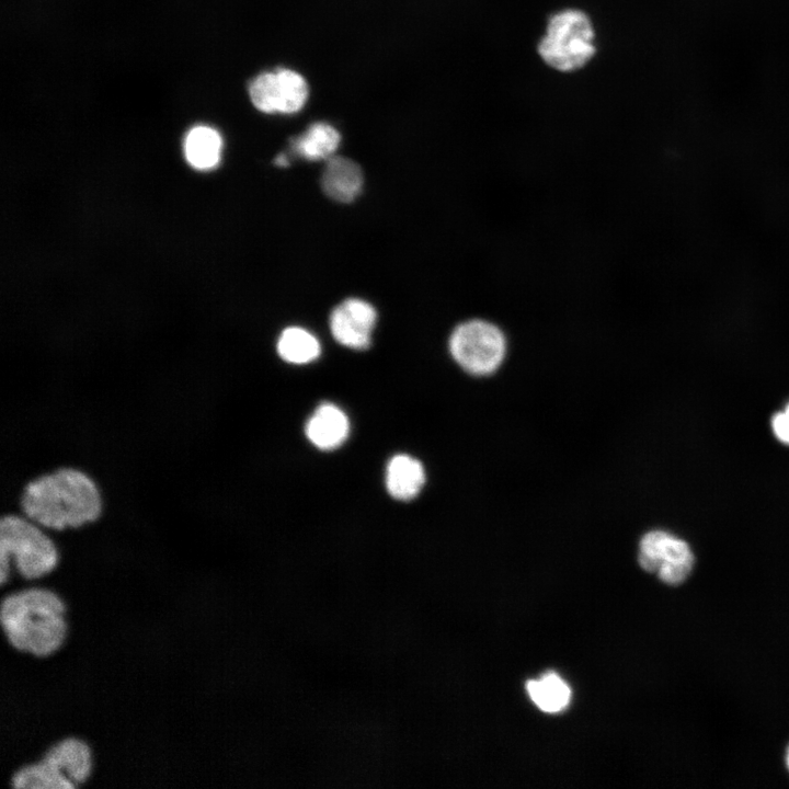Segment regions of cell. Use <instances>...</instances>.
Wrapping results in <instances>:
<instances>
[{
	"mask_svg": "<svg viewBox=\"0 0 789 789\" xmlns=\"http://www.w3.org/2000/svg\"><path fill=\"white\" fill-rule=\"evenodd\" d=\"M323 192L336 202H352L363 186V173L357 163L345 157L328 159L321 176Z\"/></svg>",
	"mask_w": 789,
	"mask_h": 789,
	"instance_id": "cell-11",
	"label": "cell"
},
{
	"mask_svg": "<svg viewBox=\"0 0 789 789\" xmlns=\"http://www.w3.org/2000/svg\"><path fill=\"white\" fill-rule=\"evenodd\" d=\"M512 334L498 318L472 312L461 316L450 329L447 348L466 373L483 377L494 374L506 361Z\"/></svg>",
	"mask_w": 789,
	"mask_h": 789,
	"instance_id": "cell-3",
	"label": "cell"
},
{
	"mask_svg": "<svg viewBox=\"0 0 789 789\" xmlns=\"http://www.w3.org/2000/svg\"><path fill=\"white\" fill-rule=\"evenodd\" d=\"M638 560L642 569L655 572L670 585L684 582L694 563L689 546L663 530H652L642 537Z\"/></svg>",
	"mask_w": 789,
	"mask_h": 789,
	"instance_id": "cell-7",
	"label": "cell"
},
{
	"mask_svg": "<svg viewBox=\"0 0 789 789\" xmlns=\"http://www.w3.org/2000/svg\"><path fill=\"white\" fill-rule=\"evenodd\" d=\"M277 352L288 363L306 364L316 359L321 348L319 341L310 332L290 327L282 332L277 341Z\"/></svg>",
	"mask_w": 789,
	"mask_h": 789,
	"instance_id": "cell-16",
	"label": "cell"
},
{
	"mask_svg": "<svg viewBox=\"0 0 789 789\" xmlns=\"http://www.w3.org/2000/svg\"><path fill=\"white\" fill-rule=\"evenodd\" d=\"M222 138L209 126H195L185 136L184 156L187 163L195 170L209 171L215 169L221 158Z\"/></svg>",
	"mask_w": 789,
	"mask_h": 789,
	"instance_id": "cell-13",
	"label": "cell"
},
{
	"mask_svg": "<svg viewBox=\"0 0 789 789\" xmlns=\"http://www.w3.org/2000/svg\"><path fill=\"white\" fill-rule=\"evenodd\" d=\"M92 771V752L79 737H65L49 746L38 762L24 765L11 777L15 789H73Z\"/></svg>",
	"mask_w": 789,
	"mask_h": 789,
	"instance_id": "cell-5",
	"label": "cell"
},
{
	"mask_svg": "<svg viewBox=\"0 0 789 789\" xmlns=\"http://www.w3.org/2000/svg\"><path fill=\"white\" fill-rule=\"evenodd\" d=\"M23 515L45 529L65 531L95 523L104 503L95 480L84 470L62 466L28 480L19 495Z\"/></svg>",
	"mask_w": 789,
	"mask_h": 789,
	"instance_id": "cell-1",
	"label": "cell"
},
{
	"mask_svg": "<svg viewBox=\"0 0 789 789\" xmlns=\"http://www.w3.org/2000/svg\"><path fill=\"white\" fill-rule=\"evenodd\" d=\"M527 691L538 708L546 712H558L570 701L571 690L567 683L554 673L545 674L540 679L527 682Z\"/></svg>",
	"mask_w": 789,
	"mask_h": 789,
	"instance_id": "cell-15",
	"label": "cell"
},
{
	"mask_svg": "<svg viewBox=\"0 0 789 789\" xmlns=\"http://www.w3.org/2000/svg\"><path fill=\"white\" fill-rule=\"evenodd\" d=\"M0 625L13 649L46 658L54 654L66 639V605L49 588L19 590L2 597Z\"/></svg>",
	"mask_w": 789,
	"mask_h": 789,
	"instance_id": "cell-2",
	"label": "cell"
},
{
	"mask_svg": "<svg viewBox=\"0 0 789 789\" xmlns=\"http://www.w3.org/2000/svg\"><path fill=\"white\" fill-rule=\"evenodd\" d=\"M340 134L329 124L316 123L291 140L293 151L307 160L331 158L340 144Z\"/></svg>",
	"mask_w": 789,
	"mask_h": 789,
	"instance_id": "cell-14",
	"label": "cell"
},
{
	"mask_svg": "<svg viewBox=\"0 0 789 789\" xmlns=\"http://www.w3.org/2000/svg\"><path fill=\"white\" fill-rule=\"evenodd\" d=\"M376 321L377 312L370 304L348 298L333 309L330 329L340 344L353 350H365L370 345Z\"/></svg>",
	"mask_w": 789,
	"mask_h": 789,
	"instance_id": "cell-9",
	"label": "cell"
},
{
	"mask_svg": "<svg viewBox=\"0 0 789 789\" xmlns=\"http://www.w3.org/2000/svg\"><path fill=\"white\" fill-rule=\"evenodd\" d=\"M253 105L264 113L291 114L302 108L308 85L302 76L289 69L263 72L249 87Z\"/></svg>",
	"mask_w": 789,
	"mask_h": 789,
	"instance_id": "cell-8",
	"label": "cell"
},
{
	"mask_svg": "<svg viewBox=\"0 0 789 789\" xmlns=\"http://www.w3.org/2000/svg\"><path fill=\"white\" fill-rule=\"evenodd\" d=\"M425 483L422 464L408 455L393 456L387 466L386 485L389 494L401 501L415 498Z\"/></svg>",
	"mask_w": 789,
	"mask_h": 789,
	"instance_id": "cell-12",
	"label": "cell"
},
{
	"mask_svg": "<svg viewBox=\"0 0 789 789\" xmlns=\"http://www.w3.org/2000/svg\"><path fill=\"white\" fill-rule=\"evenodd\" d=\"M773 428L781 442L789 444V415L786 412L777 413L774 416Z\"/></svg>",
	"mask_w": 789,
	"mask_h": 789,
	"instance_id": "cell-17",
	"label": "cell"
},
{
	"mask_svg": "<svg viewBox=\"0 0 789 789\" xmlns=\"http://www.w3.org/2000/svg\"><path fill=\"white\" fill-rule=\"evenodd\" d=\"M59 552L44 528L18 513H7L0 519V584L10 574V565L25 580L43 578L57 567Z\"/></svg>",
	"mask_w": 789,
	"mask_h": 789,
	"instance_id": "cell-4",
	"label": "cell"
},
{
	"mask_svg": "<svg viewBox=\"0 0 789 789\" xmlns=\"http://www.w3.org/2000/svg\"><path fill=\"white\" fill-rule=\"evenodd\" d=\"M787 764H788V768H789V750H788V754H787Z\"/></svg>",
	"mask_w": 789,
	"mask_h": 789,
	"instance_id": "cell-19",
	"label": "cell"
},
{
	"mask_svg": "<svg viewBox=\"0 0 789 789\" xmlns=\"http://www.w3.org/2000/svg\"><path fill=\"white\" fill-rule=\"evenodd\" d=\"M275 163L279 167H286L288 165V159L285 155H278L275 159Z\"/></svg>",
	"mask_w": 789,
	"mask_h": 789,
	"instance_id": "cell-18",
	"label": "cell"
},
{
	"mask_svg": "<svg viewBox=\"0 0 789 789\" xmlns=\"http://www.w3.org/2000/svg\"><path fill=\"white\" fill-rule=\"evenodd\" d=\"M544 61L560 71L583 67L595 54L594 30L588 16L580 10L553 14L538 44Z\"/></svg>",
	"mask_w": 789,
	"mask_h": 789,
	"instance_id": "cell-6",
	"label": "cell"
},
{
	"mask_svg": "<svg viewBox=\"0 0 789 789\" xmlns=\"http://www.w3.org/2000/svg\"><path fill=\"white\" fill-rule=\"evenodd\" d=\"M348 431L346 415L331 403L319 405L306 425L309 441L323 450L339 447L346 439Z\"/></svg>",
	"mask_w": 789,
	"mask_h": 789,
	"instance_id": "cell-10",
	"label": "cell"
},
{
	"mask_svg": "<svg viewBox=\"0 0 789 789\" xmlns=\"http://www.w3.org/2000/svg\"><path fill=\"white\" fill-rule=\"evenodd\" d=\"M785 412H786V413H787V414L789 415V404L787 405V408H786V411H785Z\"/></svg>",
	"mask_w": 789,
	"mask_h": 789,
	"instance_id": "cell-20",
	"label": "cell"
}]
</instances>
